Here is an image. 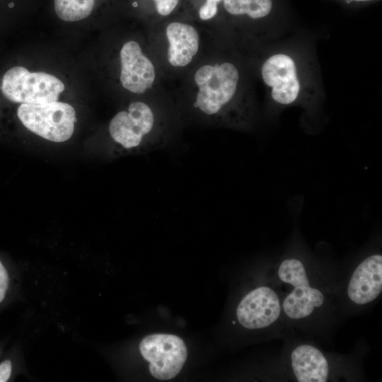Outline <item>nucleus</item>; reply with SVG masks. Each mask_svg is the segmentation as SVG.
Listing matches in <instances>:
<instances>
[{
	"instance_id": "obj_17",
	"label": "nucleus",
	"mask_w": 382,
	"mask_h": 382,
	"mask_svg": "<svg viewBox=\"0 0 382 382\" xmlns=\"http://www.w3.org/2000/svg\"><path fill=\"white\" fill-rule=\"evenodd\" d=\"M356 1H368V0H356Z\"/></svg>"
},
{
	"instance_id": "obj_11",
	"label": "nucleus",
	"mask_w": 382,
	"mask_h": 382,
	"mask_svg": "<svg viewBox=\"0 0 382 382\" xmlns=\"http://www.w3.org/2000/svg\"><path fill=\"white\" fill-rule=\"evenodd\" d=\"M224 10L233 16H246L259 19L267 16L272 10V0H223Z\"/></svg>"
},
{
	"instance_id": "obj_16",
	"label": "nucleus",
	"mask_w": 382,
	"mask_h": 382,
	"mask_svg": "<svg viewBox=\"0 0 382 382\" xmlns=\"http://www.w3.org/2000/svg\"><path fill=\"white\" fill-rule=\"evenodd\" d=\"M11 362L5 360L0 364V382H5L10 378L11 374Z\"/></svg>"
},
{
	"instance_id": "obj_2",
	"label": "nucleus",
	"mask_w": 382,
	"mask_h": 382,
	"mask_svg": "<svg viewBox=\"0 0 382 382\" xmlns=\"http://www.w3.org/2000/svg\"><path fill=\"white\" fill-rule=\"evenodd\" d=\"M190 19H166L149 25L150 49L166 82L178 81L218 47L214 30Z\"/></svg>"
},
{
	"instance_id": "obj_12",
	"label": "nucleus",
	"mask_w": 382,
	"mask_h": 382,
	"mask_svg": "<svg viewBox=\"0 0 382 382\" xmlns=\"http://www.w3.org/2000/svg\"><path fill=\"white\" fill-rule=\"evenodd\" d=\"M97 0H54V10L61 20L75 22L88 18Z\"/></svg>"
},
{
	"instance_id": "obj_1",
	"label": "nucleus",
	"mask_w": 382,
	"mask_h": 382,
	"mask_svg": "<svg viewBox=\"0 0 382 382\" xmlns=\"http://www.w3.org/2000/svg\"><path fill=\"white\" fill-rule=\"evenodd\" d=\"M218 49L178 81L172 96L178 115L217 126L246 124L250 110L248 101L240 98V71L235 64L221 58Z\"/></svg>"
},
{
	"instance_id": "obj_4",
	"label": "nucleus",
	"mask_w": 382,
	"mask_h": 382,
	"mask_svg": "<svg viewBox=\"0 0 382 382\" xmlns=\"http://www.w3.org/2000/svg\"><path fill=\"white\" fill-rule=\"evenodd\" d=\"M64 84L45 72H30L23 66H14L3 76L1 91L14 103L42 104L57 101Z\"/></svg>"
},
{
	"instance_id": "obj_7",
	"label": "nucleus",
	"mask_w": 382,
	"mask_h": 382,
	"mask_svg": "<svg viewBox=\"0 0 382 382\" xmlns=\"http://www.w3.org/2000/svg\"><path fill=\"white\" fill-rule=\"evenodd\" d=\"M261 74L265 83L272 88V98L277 103L289 105L297 98L300 83L294 60L288 55L277 54L262 64Z\"/></svg>"
},
{
	"instance_id": "obj_6",
	"label": "nucleus",
	"mask_w": 382,
	"mask_h": 382,
	"mask_svg": "<svg viewBox=\"0 0 382 382\" xmlns=\"http://www.w3.org/2000/svg\"><path fill=\"white\" fill-rule=\"evenodd\" d=\"M282 281L294 286V290L284 299L283 308L291 318L299 319L309 316L315 307L320 306L324 297L322 293L309 286L305 268L296 259L286 260L278 271Z\"/></svg>"
},
{
	"instance_id": "obj_13",
	"label": "nucleus",
	"mask_w": 382,
	"mask_h": 382,
	"mask_svg": "<svg viewBox=\"0 0 382 382\" xmlns=\"http://www.w3.org/2000/svg\"><path fill=\"white\" fill-rule=\"evenodd\" d=\"M223 0H203L197 9L195 20L210 28V22L214 21L219 13V6Z\"/></svg>"
},
{
	"instance_id": "obj_3",
	"label": "nucleus",
	"mask_w": 382,
	"mask_h": 382,
	"mask_svg": "<svg viewBox=\"0 0 382 382\" xmlns=\"http://www.w3.org/2000/svg\"><path fill=\"white\" fill-rule=\"evenodd\" d=\"M17 114L27 129L51 141H65L72 136L74 130L76 112L66 103H22Z\"/></svg>"
},
{
	"instance_id": "obj_5",
	"label": "nucleus",
	"mask_w": 382,
	"mask_h": 382,
	"mask_svg": "<svg viewBox=\"0 0 382 382\" xmlns=\"http://www.w3.org/2000/svg\"><path fill=\"white\" fill-rule=\"evenodd\" d=\"M140 352L149 362V371L156 378L168 380L181 371L187 357V347L178 336L153 334L143 338Z\"/></svg>"
},
{
	"instance_id": "obj_14",
	"label": "nucleus",
	"mask_w": 382,
	"mask_h": 382,
	"mask_svg": "<svg viewBox=\"0 0 382 382\" xmlns=\"http://www.w3.org/2000/svg\"><path fill=\"white\" fill-rule=\"evenodd\" d=\"M156 16L155 23H158L168 19L174 14L179 6L181 0H150ZM154 24V23H153Z\"/></svg>"
},
{
	"instance_id": "obj_9",
	"label": "nucleus",
	"mask_w": 382,
	"mask_h": 382,
	"mask_svg": "<svg viewBox=\"0 0 382 382\" xmlns=\"http://www.w3.org/2000/svg\"><path fill=\"white\" fill-rule=\"evenodd\" d=\"M382 290V256L374 255L364 260L355 270L347 293L357 304L374 300Z\"/></svg>"
},
{
	"instance_id": "obj_8",
	"label": "nucleus",
	"mask_w": 382,
	"mask_h": 382,
	"mask_svg": "<svg viewBox=\"0 0 382 382\" xmlns=\"http://www.w3.org/2000/svg\"><path fill=\"white\" fill-rule=\"evenodd\" d=\"M281 308L277 294L268 287H259L248 293L236 311L239 323L248 329L269 326L279 316Z\"/></svg>"
},
{
	"instance_id": "obj_10",
	"label": "nucleus",
	"mask_w": 382,
	"mask_h": 382,
	"mask_svg": "<svg viewBox=\"0 0 382 382\" xmlns=\"http://www.w3.org/2000/svg\"><path fill=\"white\" fill-rule=\"evenodd\" d=\"M294 374L299 382H325L328 376L326 359L316 347L303 345L291 353Z\"/></svg>"
},
{
	"instance_id": "obj_15",
	"label": "nucleus",
	"mask_w": 382,
	"mask_h": 382,
	"mask_svg": "<svg viewBox=\"0 0 382 382\" xmlns=\"http://www.w3.org/2000/svg\"><path fill=\"white\" fill-rule=\"evenodd\" d=\"M8 285L6 270L0 261V303L4 300Z\"/></svg>"
}]
</instances>
